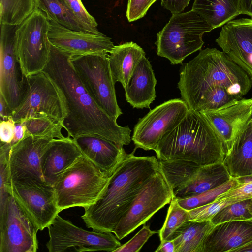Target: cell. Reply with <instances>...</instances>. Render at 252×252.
Here are the masks:
<instances>
[{"instance_id":"9a60e30c","label":"cell","mask_w":252,"mask_h":252,"mask_svg":"<svg viewBox=\"0 0 252 252\" xmlns=\"http://www.w3.org/2000/svg\"><path fill=\"white\" fill-rule=\"evenodd\" d=\"M16 26L0 24V94L12 112L22 100L26 83L15 51Z\"/></svg>"},{"instance_id":"8fae6325","label":"cell","mask_w":252,"mask_h":252,"mask_svg":"<svg viewBox=\"0 0 252 252\" xmlns=\"http://www.w3.org/2000/svg\"><path fill=\"white\" fill-rule=\"evenodd\" d=\"M47 228L49 240L46 247L50 252H114L121 245L112 232L84 230L59 214Z\"/></svg>"},{"instance_id":"7a4b0ae2","label":"cell","mask_w":252,"mask_h":252,"mask_svg":"<svg viewBox=\"0 0 252 252\" xmlns=\"http://www.w3.org/2000/svg\"><path fill=\"white\" fill-rule=\"evenodd\" d=\"M135 149L118 165L101 197L84 208L81 218L87 227L113 232L142 188L159 170L155 156H135Z\"/></svg>"},{"instance_id":"d4e9b609","label":"cell","mask_w":252,"mask_h":252,"mask_svg":"<svg viewBox=\"0 0 252 252\" xmlns=\"http://www.w3.org/2000/svg\"><path fill=\"white\" fill-rule=\"evenodd\" d=\"M222 163L231 178L252 175V116L227 149Z\"/></svg>"},{"instance_id":"277c9868","label":"cell","mask_w":252,"mask_h":252,"mask_svg":"<svg viewBox=\"0 0 252 252\" xmlns=\"http://www.w3.org/2000/svg\"><path fill=\"white\" fill-rule=\"evenodd\" d=\"M154 151L159 161L195 167L222 162L226 153L223 142L209 122L201 113L190 109Z\"/></svg>"},{"instance_id":"3957f363","label":"cell","mask_w":252,"mask_h":252,"mask_svg":"<svg viewBox=\"0 0 252 252\" xmlns=\"http://www.w3.org/2000/svg\"><path fill=\"white\" fill-rule=\"evenodd\" d=\"M178 87L181 98L195 110L209 90L223 87L237 99L252 86V78L223 51L207 48L192 60L182 64Z\"/></svg>"},{"instance_id":"9c48e42d","label":"cell","mask_w":252,"mask_h":252,"mask_svg":"<svg viewBox=\"0 0 252 252\" xmlns=\"http://www.w3.org/2000/svg\"><path fill=\"white\" fill-rule=\"evenodd\" d=\"M67 115L62 93L43 71L26 76L22 100L11 115L15 123L39 115L63 123Z\"/></svg>"},{"instance_id":"836d02e7","label":"cell","mask_w":252,"mask_h":252,"mask_svg":"<svg viewBox=\"0 0 252 252\" xmlns=\"http://www.w3.org/2000/svg\"><path fill=\"white\" fill-rule=\"evenodd\" d=\"M236 179L232 178L227 182L211 190L188 198L177 199L179 204L189 210L214 201L219 195L237 186Z\"/></svg>"},{"instance_id":"d6a6232c","label":"cell","mask_w":252,"mask_h":252,"mask_svg":"<svg viewBox=\"0 0 252 252\" xmlns=\"http://www.w3.org/2000/svg\"><path fill=\"white\" fill-rule=\"evenodd\" d=\"M189 210L182 207L173 198L169 207L165 222L158 231L160 241L170 240L174 232L185 222L189 220Z\"/></svg>"},{"instance_id":"2e32d148","label":"cell","mask_w":252,"mask_h":252,"mask_svg":"<svg viewBox=\"0 0 252 252\" xmlns=\"http://www.w3.org/2000/svg\"><path fill=\"white\" fill-rule=\"evenodd\" d=\"M53 139L30 136L11 145L8 162L10 182H45L41 158Z\"/></svg>"},{"instance_id":"ee69618b","label":"cell","mask_w":252,"mask_h":252,"mask_svg":"<svg viewBox=\"0 0 252 252\" xmlns=\"http://www.w3.org/2000/svg\"><path fill=\"white\" fill-rule=\"evenodd\" d=\"M12 111L9 108L3 96L0 94V120H7L12 115Z\"/></svg>"},{"instance_id":"5b68a950","label":"cell","mask_w":252,"mask_h":252,"mask_svg":"<svg viewBox=\"0 0 252 252\" xmlns=\"http://www.w3.org/2000/svg\"><path fill=\"white\" fill-rule=\"evenodd\" d=\"M110 177L82 155L53 185L60 211L73 207L85 208L96 203Z\"/></svg>"},{"instance_id":"7bdbcfd3","label":"cell","mask_w":252,"mask_h":252,"mask_svg":"<svg viewBox=\"0 0 252 252\" xmlns=\"http://www.w3.org/2000/svg\"><path fill=\"white\" fill-rule=\"evenodd\" d=\"M26 127L24 122L15 123V134L11 143V145L22 140L25 136Z\"/></svg>"},{"instance_id":"4316f807","label":"cell","mask_w":252,"mask_h":252,"mask_svg":"<svg viewBox=\"0 0 252 252\" xmlns=\"http://www.w3.org/2000/svg\"><path fill=\"white\" fill-rule=\"evenodd\" d=\"M214 225L211 220H189L183 223L171 239L175 252H203L206 238Z\"/></svg>"},{"instance_id":"44dd1931","label":"cell","mask_w":252,"mask_h":252,"mask_svg":"<svg viewBox=\"0 0 252 252\" xmlns=\"http://www.w3.org/2000/svg\"><path fill=\"white\" fill-rule=\"evenodd\" d=\"M82 156L75 139L67 136L53 139L40 161L44 181L53 186L59 176Z\"/></svg>"},{"instance_id":"1f68e13d","label":"cell","mask_w":252,"mask_h":252,"mask_svg":"<svg viewBox=\"0 0 252 252\" xmlns=\"http://www.w3.org/2000/svg\"><path fill=\"white\" fill-rule=\"evenodd\" d=\"M252 219V198L244 199L225 206L211 220L214 225L229 221Z\"/></svg>"},{"instance_id":"4dcf8cb0","label":"cell","mask_w":252,"mask_h":252,"mask_svg":"<svg viewBox=\"0 0 252 252\" xmlns=\"http://www.w3.org/2000/svg\"><path fill=\"white\" fill-rule=\"evenodd\" d=\"M26 127L25 136L50 137L53 138L65 137L61 132L63 123L59 122L47 115H39L28 118L24 121Z\"/></svg>"},{"instance_id":"74e56055","label":"cell","mask_w":252,"mask_h":252,"mask_svg":"<svg viewBox=\"0 0 252 252\" xmlns=\"http://www.w3.org/2000/svg\"><path fill=\"white\" fill-rule=\"evenodd\" d=\"M74 15L87 29L88 32L100 34L97 29V23L94 18L90 15L81 0H64Z\"/></svg>"},{"instance_id":"ab89813d","label":"cell","mask_w":252,"mask_h":252,"mask_svg":"<svg viewBox=\"0 0 252 252\" xmlns=\"http://www.w3.org/2000/svg\"><path fill=\"white\" fill-rule=\"evenodd\" d=\"M157 0H129L126 10V17L129 22H132L144 16L150 7Z\"/></svg>"},{"instance_id":"b9f144b4","label":"cell","mask_w":252,"mask_h":252,"mask_svg":"<svg viewBox=\"0 0 252 252\" xmlns=\"http://www.w3.org/2000/svg\"><path fill=\"white\" fill-rule=\"evenodd\" d=\"M190 0H161L162 6L172 14L181 13L188 5Z\"/></svg>"},{"instance_id":"d590c367","label":"cell","mask_w":252,"mask_h":252,"mask_svg":"<svg viewBox=\"0 0 252 252\" xmlns=\"http://www.w3.org/2000/svg\"><path fill=\"white\" fill-rule=\"evenodd\" d=\"M238 201L232 199L216 198L211 203L189 210V220L198 221L211 220L220 210Z\"/></svg>"},{"instance_id":"83f0119b","label":"cell","mask_w":252,"mask_h":252,"mask_svg":"<svg viewBox=\"0 0 252 252\" xmlns=\"http://www.w3.org/2000/svg\"><path fill=\"white\" fill-rule=\"evenodd\" d=\"M192 10L213 29L224 25L241 14L238 0H194Z\"/></svg>"},{"instance_id":"f6af8a7d","label":"cell","mask_w":252,"mask_h":252,"mask_svg":"<svg viewBox=\"0 0 252 252\" xmlns=\"http://www.w3.org/2000/svg\"><path fill=\"white\" fill-rule=\"evenodd\" d=\"M241 14L252 17V0H238Z\"/></svg>"},{"instance_id":"ba28073f","label":"cell","mask_w":252,"mask_h":252,"mask_svg":"<svg viewBox=\"0 0 252 252\" xmlns=\"http://www.w3.org/2000/svg\"><path fill=\"white\" fill-rule=\"evenodd\" d=\"M108 55L103 52L72 56L70 62L97 104L109 116L117 119L123 113L117 101Z\"/></svg>"},{"instance_id":"8d00e7d4","label":"cell","mask_w":252,"mask_h":252,"mask_svg":"<svg viewBox=\"0 0 252 252\" xmlns=\"http://www.w3.org/2000/svg\"><path fill=\"white\" fill-rule=\"evenodd\" d=\"M236 186L219 195L218 199H228L240 201L252 198V175L236 178Z\"/></svg>"},{"instance_id":"8992f818","label":"cell","mask_w":252,"mask_h":252,"mask_svg":"<svg viewBox=\"0 0 252 252\" xmlns=\"http://www.w3.org/2000/svg\"><path fill=\"white\" fill-rule=\"evenodd\" d=\"M213 29L192 9L172 14L157 34V54L167 59L172 64H181L187 57L201 50L203 35Z\"/></svg>"},{"instance_id":"cb8c5ba5","label":"cell","mask_w":252,"mask_h":252,"mask_svg":"<svg viewBox=\"0 0 252 252\" xmlns=\"http://www.w3.org/2000/svg\"><path fill=\"white\" fill-rule=\"evenodd\" d=\"M231 178L222 162L198 167L185 183L174 189V198H188L203 193Z\"/></svg>"},{"instance_id":"ffe728a7","label":"cell","mask_w":252,"mask_h":252,"mask_svg":"<svg viewBox=\"0 0 252 252\" xmlns=\"http://www.w3.org/2000/svg\"><path fill=\"white\" fill-rule=\"evenodd\" d=\"M82 155L109 176L127 155L123 146L97 135L74 138Z\"/></svg>"},{"instance_id":"6da1fadb","label":"cell","mask_w":252,"mask_h":252,"mask_svg":"<svg viewBox=\"0 0 252 252\" xmlns=\"http://www.w3.org/2000/svg\"><path fill=\"white\" fill-rule=\"evenodd\" d=\"M72 55L51 44L49 59L43 71L59 89L68 115L63 122L68 136L97 135L123 146L130 144L131 130L121 126L95 102L70 62Z\"/></svg>"},{"instance_id":"4fadbf2b","label":"cell","mask_w":252,"mask_h":252,"mask_svg":"<svg viewBox=\"0 0 252 252\" xmlns=\"http://www.w3.org/2000/svg\"><path fill=\"white\" fill-rule=\"evenodd\" d=\"M10 194L39 230L61 212L54 187L46 182H11Z\"/></svg>"},{"instance_id":"484cf974","label":"cell","mask_w":252,"mask_h":252,"mask_svg":"<svg viewBox=\"0 0 252 252\" xmlns=\"http://www.w3.org/2000/svg\"><path fill=\"white\" fill-rule=\"evenodd\" d=\"M146 54L143 49L132 41L115 46L108 55L112 77L124 88L135 68Z\"/></svg>"},{"instance_id":"5bb4252c","label":"cell","mask_w":252,"mask_h":252,"mask_svg":"<svg viewBox=\"0 0 252 252\" xmlns=\"http://www.w3.org/2000/svg\"><path fill=\"white\" fill-rule=\"evenodd\" d=\"M38 230L10 194L0 213V252H36Z\"/></svg>"},{"instance_id":"bcb514c9","label":"cell","mask_w":252,"mask_h":252,"mask_svg":"<svg viewBox=\"0 0 252 252\" xmlns=\"http://www.w3.org/2000/svg\"><path fill=\"white\" fill-rule=\"evenodd\" d=\"M155 252H175V246L172 240H163L155 251Z\"/></svg>"},{"instance_id":"d6986e66","label":"cell","mask_w":252,"mask_h":252,"mask_svg":"<svg viewBox=\"0 0 252 252\" xmlns=\"http://www.w3.org/2000/svg\"><path fill=\"white\" fill-rule=\"evenodd\" d=\"M200 113L209 122L226 151L252 116V98H242L218 109Z\"/></svg>"},{"instance_id":"60d3db41","label":"cell","mask_w":252,"mask_h":252,"mask_svg":"<svg viewBox=\"0 0 252 252\" xmlns=\"http://www.w3.org/2000/svg\"><path fill=\"white\" fill-rule=\"evenodd\" d=\"M15 127V122L12 116H9L7 120H0V142L11 144L14 137Z\"/></svg>"},{"instance_id":"603a6c76","label":"cell","mask_w":252,"mask_h":252,"mask_svg":"<svg viewBox=\"0 0 252 252\" xmlns=\"http://www.w3.org/2000/svg\"><path fill=\"white\" fill-rule=\"evenodd\" d=\"M157 79L149 60L144 56L124 88L126 101L134 108H150L156 97Z\"/></svg>"},{"instance_id":"7c38bea8","label":"cell","mask_w":252,"mask_h":252,"mask_svg":"<svg viewBox=\"0 0 252 252\" xmlns=\"http://www.w3.org/2000/svg\"><path fill=\"white\" fill-rule=\"evenodd\" d=\"M189 109L181 98L166 101L150 110L134 127L131 140L135 148L154 150L163 137L185 117Z\"/></svg>"},{"instance_id":"ac0fdd59","label":"cell","mask_w":252,"mask_h":252,"mask_svg":"<svg viewBox=\"0 0 252 252\" xmlns=\"http://www.w3.org/2000/svg\"><path fill=\"white\" fill-rule=\"evenodd\" d=\"M216 42L252 78V19L229 21L222 27Z\"/></svg>"},{"instance_id":"e575fe53","label":"cell","mask_w":252,"mask_h":252,"mask_svg":"<svg viewBox=\"0 0 252 252\" xmlns=\"http://www.w3.org/2000/svg\"><path fill=\"white\" fill-rule=\"evenodd\" d=\"M10 143L0 142V213L4 210L7 199L10 196L11 182L9 177L8 162Z\"/></svg>"},{"instance_id":"f35d334b","label":"cell","mask_w":252,"mask_h":252,"mask_svg":"<svg viewBox=\"0 0 252 252\" xmlns=\"http://www.w3.org/2000/svg\"><path fill=\"white\" fill-rule=\"evenodd\" d=\"M158 231H153L149 225L143 224L141 229L128 242L121 245L114 252H138L149 238Z\"/></svg>"},{"instance_id":"7402d4cb","label":"cell","mask_w":252,"mask_h":252,"mask_svg":"<svg viewBox=\"0 0 252 252\" xmlns=\"http://www.w3.org/2000/svg\"><path fill=\"white\" fill-rule=\"evenodd\" d=\"M252 240V219L215 225L207 236L203 252H233Z\"/></svg>"},{"instance_id":"52a82bcc","label":"cell","mask_w":252,"mask_h":252,"mask_svg":"<svg viewBox=\"0 0 252 252\" xmlns=\"http://www.w3.org/2000/svg\"><path fill=\"white\" fill-rule=\"evenodd\" d=\"M48 30L49 19L38 8L16 26L15 51L24 76L42 71L48 63L51 52Z\"/></svg>"},{"instance_id":"f1b7e54d","label":"cell","mask_w":252,"mask_h":252,"mask_svg":"<svg viewBox=\"0 0 252 252\" xmlns=\"http://www.w3.org/2000/svg\"><path fill=\"white\" fill-rule=\"evenodd\" d=\"M36 8L44 12L48 19L63 27L76 31L88 32L64 0H35Z\"/></svg>"},{"instance_id":"30bf717a","label":"cell","mask_w":252,"mask_h":252,"mask_svg":"<svg viewBox=\"0 0 252 252\" xmlns=\"http://www.w3.org/2000/svg\"><path fill=\"white\" fill-rule=\"evenodd\" d=\"M174 190L160 168L143 186L112 233L121 240L170 203Z\"/></svg>"},{"instance_id":"7dc6e473","label":"cell","mask_w":252,"mask_h":252,"mask_svg":"<svg viewBox=\"0 0 252 252\" xmlns=\"http://www.w3.org/2000/svg\"><path fill=\"white\" fill-rule=\"evenodd\" d=\"M252 252V240L246 243L244 245L235 249L233 252Z\"/></svg>"},{"instance_id":"e0dca14e","label":"cell","mask_w":252,"mask_h":252,"mask_svg":"<svg viewBox=\"0 0 252 252\" xmlns=\"http://www.w3.org/2000/svg\"><path fill=\"white\" fill-rule=\"evenodd\" d=\"M48 38L52 45L72 56L109 53L115 46L102 33L76 31L49 19Z\"/></svg>"},{"instance_id":"f546056e","label":"cell","mask_w":252,"mask_h":252,"mask_svg":"<svg viewBox=\"0 0 252 252\" xmlns=\"http://www.w3.org/2000/svg\"><path fill=\"white\" fill-rule=\"evenodd\" d=\"M35 9V0H0V23L18 26Z\"/></svg>"}]
</instances>
